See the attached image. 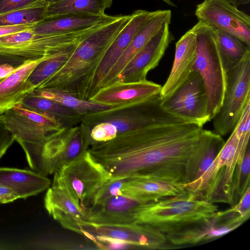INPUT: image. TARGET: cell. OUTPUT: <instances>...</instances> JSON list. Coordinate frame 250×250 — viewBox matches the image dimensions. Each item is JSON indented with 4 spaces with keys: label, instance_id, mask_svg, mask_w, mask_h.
Listing matches in <instances>:
<instances>
[{
    "label": "cell",
    "instance_id": "1",
    "mask_svg": "<svg viewBox=\"0 0 250 250\" xmlns=\"http://www.w3.org/2000/svg\"><path fill=\"white\" fill-rule=\"evenodd\" d=\"M216 135L191 122L156 125L92 142L88 151L111 179L134 177L183 186L194 179Z\"/></svg>",
    "mask_w": 250,
    "mask_h": 250
},
{
    "label": "cell",
    "instance_id": "2",
    "mask_svg": "<svg viewBox=\"0 0 250 250\" xmlns=\"http://www.w3.org/2000/svg\"><path fill=\"white\" fill-rule=\"evenodd\" d=\"M132 17L113 16L76 47L66 62L37 88L66 90L80 99L88 100L94 74L110 46Z\"/></svg>",
    "mask_w": 250,
    "mask_h": 250
},
{
    "label": "cell",
    "instance_id": "3",
    "mask_svg": "<svg viewBox=\"0 0 250 250\" xmlns=\"http://www.w3.org/2000/svg\"><path fill=\"white\" fill-rule=\"evenodd\" d=\"M218 211L215 203L188 193L141 203L136 224L148 225L166 237L209 219Z\"/></svg>",
    "mask_w": 250,
    "mask_h": 250
},
{
    "label": "cell",
    "instance_id": "4",
    "mask_svg": "<svg viewBox=\"0 0 250 250\" xmlns=\"http://www.w3.org/2000/svg\"><path fill=\"white\" fill-rule=\"evenodd\" d=\"M111 19L109 17L102 22L77 31L56 34H39L32 27L0 37V53L25 60L47 59L76 47Z\"/></svg>",
    "mask_w": 250,
    "mask_h": 250
},
{
    "label": "cell",
    "instance_id": "5",
    "mask_svg": "<svg viewBox=\"0 0 250 250\" xmlns=\"http://www.w3.org/2000/svg\"><path fill=\"white\" fill-rule=\"evenodd\" d=\"M192 29L197 41V54L193 70L197 71L203 80L208 112L211 120L222 105L227 85V73L217 46L215 29L201 21Z\"/></svg>",
    "mask_w": 250,
    "mask_h": 250
},
{
    "label": "cell",
    "instance_id": "6",
    "mask_svg": "<svg viewBox=\"0 0 250 250\" xmlns=\"http://www.w3.org/2000/svg\"><path fill=\"white\" fill-rule=\"evenodd\" d=\"M162 100L158 95L141 103L90 112L81 117V123L90 129L100 123H110L118 135L146 126L188 122L164 110Z\"/></svg>",
    "mask_w": 250,
    "mask_h": 250
},
{
    "label": "cell",
    "instance_id": "7",
    "mask_svg": "<svg viewBox=\"0 0 250 250\" xmlns=\"http://www.w3.org/2000/svg\"><path fill=\"white\" fill-rule=\"evenodd\" d=\"M3 115L7 128L23 149L28 163L48 140L66 128L55 118L27 109L20 104Z\"/></svg>",
    "mask_w": 250,
    "mask_h": 250
},
{
    "label": "cell",
    "instance_id": "8",
    "mask_svg": "<svg viewBox=\"0 0 250 250\" xmlns=\"http://www.w3.org/2000/svg\"><path fill=\"white\" fill-rule=\"evenodd\" d=\"M250 103V54L227 72L222 105L213 118L214 132L222 137L231 133Z\"/></svg>",
    "mask_w": 250,
    "mask_h": 250
},
{
    "label": "cell",
    "instance_id": "9",
    "mask_svg": "<svg viewBox=\"0 0 250 250\" xmlns=\"http://www.w3.org/2000/svg\"><path fill=\"white\" fill-rule=\"evenodd\" d=\"M55 173L63 179L72 196L86 214L98 190L111 179L108 172L94 159L88 150Z\"/></svg>",
    "mask_w": 250,
    "mask_h": 250
},
{
    "label": "cell",
    "instance_id": "10",
    "mask_svg": "<svg viewBox=\"0 0 250 250\" xmlns=\"http://www.w3.org/2000/svg\"><path fill=\"white\" fill-rule=\"evenodd\" d=\"M70 230L90 240L96 236L105 237L128 242L139 249H169L167 245V241L165 236L146 225L100 224L78 220Z\"/></svg>",
    "mask_w": 250,
    "mask_h": 250
},
{
    "label": "cell",
    "instance_id": "11",
    "mask_svg": "<svg viewBox=\"0 0 250 250\" xmlns=\"http://www.w3.org/2000/svg\"><path fill=\"white\" fill-rule=\"evenodd\" d=\"M161 105L169 114L203 127L211 121L204 84L196 71L171 95L163 99Z\"/></svg>",
    "mask_w": 250,
    "mask_h": 250
},
{
    "label": "cell",
    "instance_id": "12",
    "mask_svg": "<svg viewBox=\"0 0 250 250\" xmlns=\"http://www.w3.org/2000/svg\"><path fill=\"white\" fill-rule=\"evenodd\" d=\"M199 21L232 35L250 46V17L226 0H205L196 5Z\"/></svg>",
    "mask_w": 250,
    "mask_h": 250
},
{
    "label": "cell",
    "instance_id": "13",
    "mask_svg": "<svg viewBox=\"0 0 250 250\" xmlns=\"http://www.w3.org/2000/svg\"><path fill=\"white\" fill-rule=\"evenodd\" d=\"M246 221L232 208L218 211L211 218L166 237L173 246L195 245L219 238Z\"/></svg>",
    "mask_w": 250,
    "mask_h": 250
},
{
    "label": "cell",
    "instance_id": "14",
    "mask_svg": "<svg viewBox=\"0 0 250 250\" xmlns=\"http://www.w3.org/2000/svg\"><path fill=\"white\" fill-rule=\"evenodd\" d=\"M170 23H166L133 57L115 82L133 83L146 80L148 72L158 66L170 43L174 39L169 30Z\"/></svg>",
    "mask_w": 250,
    "mask_h": 250
},
{
    "label": "cell",
    "instance_id": "15",
    "mask_svg": "<svg viewBox=\"0 0 250 250\" xmlns=\"http://www.w3.org/2000/svg\"><path fill=\"white\" fill-rule=\"evenodd\" d=\"M156 12L139 9L131 13L130 21L116 37L98 66L89 89L88 99L99 90L101 83L128 47L139 29Z\"/></svg>",
    "mask_w": 250,
    "mask_h": 250
},
{
    "label": "cell",
    "instance_id": "16",
    "mask_svg": "<svg viewBox=\"0 0 250 250\" xmlns=\"http://www.w3.org/2000/svg\"><path fill=\"white\" fill-rule=\"evenodd\" d=\"M162 86L147 81L115 82L101 88L89 99L112 106H120L144 102L160 95Z\"/></svg>",
    "mask_w": 250,
    "mask_h": 250
},
{
    "label": "cell",
    "instance_id": "17",
    "mask_svg": "<svg viewBox=\"0 0 250 250\" xmlns=\"http://www.w3.org/2000/svg\"><path fill=\"white\" fill-rule=\"evenodd\" d=\"M196 54V37L192 28L184 34L175 44L172 66L160 93L162 99L171 95L188 79L193 71Z\"/></svg>",
    "mask_w": 250,
    "mask_h": 250
},
{
    "label": "cell",
    "instance_id": "18",
    "mask_svg": "<svg viewBox=\"0 0 250 250\" xmlns=\"http://www.w3.org/2000/svg\"><path fill=\"white\" fill-rule=\"evenodd\" d=\"M48 188L44 204L48 214L65 227L75 220H85L86 214L70 193L63 179L57 173Z\"/></svg>",
    "mask_w": 250,
    "mask_h": 250
},
{
    "label": "cell",
    "instance_id": "19",
    "mask_svg": "<svg viewBox=\"0 0 250 250\" xmlns=\"http://www.w3.org/2000/svg\"><path fill=\"white\" fill-rule=\"evenodd\" d=\"M170 10H157L156 13L147 21L134 36L129 45L108 73L99 89L114 83L122 70L133 57L148 42L167 22H171Z\"/></svg>",
    "mask_w": 250,
    "mask_h": 250
},
{
    "label": "cell",
    "instance_id": "20",
    "mask_svg": "<svg viewBox=\"0 0 250 250\" xmlns=\"http://www.w3.org/2000/svg\"><path fill=\"white\" fill-rule=\"evenodd\" d=\"M45 59L26 60L0 82V114L20 104L25 96L33 91L27 79L37 65Z\"/></svg>",
    "mask_w": 250,
    "mask_h": 250
},
{
    "label": "cell",
    "instance_id": "21",
    "mask_svg": "<svg viewBox=\"0 0 250 250\" xmlns=\"http://www.w3.org/2000/svg\"><path fill=\"white\" fill-rule=\"evenodd\" d=\"M122 194L144 202L188 194L183 186L154 180L131 177L123 186Z\"/></svg>",
    "mask_w": 250,
    "mask_h": 250
},
{
    "label": "cell",
    "instance_id": "22",
    "mask_svg": "<svg viewBox=\"0 0 250 250\" xmlns=\"http://www.w3.org/2000/svg\"><path fill=\"white\" fill-rule=\"evenodd\" d=\"M51 180L33 170L0 167V184L13 189L19 198L36 195L50 187Z\"/></svg>",
    "mask_w": 250,
    "mask_h": 250
},
{
    "label": "cell",
    "instance_id": "23",
    "mask_svg": "<svg viewBox=\"0 0 250 250\" xmlns=\"http://www.w3.org/2000/svg\"><path fill=\"white\" fill-rule=\"evenodd\" d=\"M109 15L91 16L67 14L44 19L36 23L33 30L42 35H50L77 31L102 22Z\"/></svg>",
    "mask_w": 250,
    "mask_h": 250
},
{
    "label": "cell",
    "instance_id": "24",
    "mask_svg": "<svg viewBox=\"0 0 250 250\" xmlns=\"http://www.w3.org/2000/svg\"><path fill=\"white\" fill-rule=\"evenodd\" d=\"M20 104L30 110L55 118L64 128L81 123L82 116L75 111L38 95L33 91L25 96Z\"/></svg>",
    "mask_w": 250,
    "mask_h": 250
},
{
    "label": "cell",
    "instance_id": "25",
    "mask_svg": "<svg viewBox=\"0 0 250 250\" xmlns=\"http://www.w3.org/2000/svg\"><path fill=\"white\" fill-rule=\"evenodd\" d=\"M113 0H60L49 4L44 16L48 18L63 15L104 16Z\"/></svg>",
    "mask_w": 250,
    "mask_h": 250
},
{
    "label": "cell",
    "instance_id": "26",
    "mask_svg": "<svg viewBox=\"0 0 250 250\" xmlns=\"http://www.w3.org/2000/svg\"><path fill=\"white\" fill-rule=\"evenodd\" d=\"M33 92L71 109L82 116L90 112L106 110L112 107L90 99H80L70 92L62 88L35 89Z\"/></svg>",
    "mask_w": 250,
    "mask_h": 250
},
{
    "label": "cell",
    "instance_id": "27",
    "mask_svg": "<svg viewBox=\"0 0 250 250\" xmlns=\"http://www.w3.org/2000/svg\"><path fill=\"white\" fill-rule=\"evenodd\" d=\"M90 131V128L82 123L65 129V145L59 160L58 170L88 151L92 141Z\"/></svg>",
    "mask_w": 250,
    "mask_h": 250
},
{
    "label": "cell",
    "instance_id": "28",
    "mask_svg": "<svg viewBox=\"0 0 250 250\" xmlns=\"http://www.w3.org/2000/svg\"><path fill=\"white\" fill-rule=\"evenodd\" d=\"M215 30L217 46L227 73L250 54V46L232 35L221 30Z\"/></svg>",
    "mask_w": 250,
    "mask_h": 250
},
{
    "label": "cell",
    "instance_id": "29",
    "mask_svg": "<svg viewBox=\"0 0 250 250\" xmlns=\"http://www.w3.org/2000/svg\"><path fill=\"white\" fill-rule=\"evenodd\" d=\"M48 3L44 0L0 14V26L37 23L44 18Z\"/></svg>",
    "mask_w": 250,
    "mask_h": 250
},
{
    "label": "cell",
    "instance_id": "30",
    "mask_svg": "<svg viewBox=\"0 0 250 250\" xmlns=\"http://www.w3.org/2000/svg\"><path fill=\"white\" fill-rule=\"evenodd\" d=\"M75 48L59 53L39 63L27 79V83L31 89L33 91L37 88L45 80L61 68Z\"/></svg>",
    "mask_w": 250,
    "mask_h": 250
},
{
    "label": "cell",
    "instance_id": "31",
    "mask_svg": "<svg viewBox=\"0 0 250 250\" xmlns=\"http://www.w3.org/2000/svg\"><path fill=\"white\" fill-rule=\"evenodd\" d=\"M250 156L248 146L242 162L234 170L232 188V206L236 204L250 185Z\"/></svg>",
    "mask_w": 250,
    "mask_h": 250
},
{
    "label": "cell",
    "instance_id": "32",
    "mask_svg": "<svg viewBox=\"0 0 250 250\" xmlns=\"http://www.w3.org/2000/svg\"><path fill=\"white\" fill-rule=\"evenodd\" d=\"M130 178L131 177H126L109 180L96 193L92 206L102 203L111 197L122 195L121 189Z\"/></svg>",
    "mask_w": 250,
    "mask_h": 250
},
{
    "label": "cell",
    "instance_id": "33",
    "mask_svg": "<svg viewBox=\"0 0 250 250\" xmlns=\"http://www.w3.org/2000/svg\"><path fill=\"white\" fill-rule=\"evenodd\" d=\"M118 135L116 126L108 122H102L94 125L90 129L91 141L104 142L111 140Z\"/></svg>",
    "mask_w": 250,
    "mask_h": 250
},
{
    "label": "cell",
    "instance_id": "34",
    "mask_svg": "<svg viewBox=\"0 0 250 250\" xmlns=\"http://www.w3.org/2000/svg\"><path fill=\"white\" fill-rule=\"evenodd\" d=\"M15 141L14 135L6 126L3 114H0V159Z\"/></svg>",
    "mask_w": 250,
    "mask_h": 250
},
{
    "label": "cell",
    "instance_id": "35",
    "mask_svg": "<svg viewBox=\"0 0 250 250\" xmlns=\"http://www.w3.org/2000/svg\"><path fill=\"white\" fill-rule=\"evenodd\" d=\"M242 218L248 220L250 216V186H249L239 200L231 207Z\"/></svg>",
    "mask_w": 250,
    "mask_h": 250
},
{
    "label": "cell",
    "instance_id": "36",
    "mask_svg": "<svg viewBox=\"0 0 250 250\" xmlns=\"http://www.w3.org/2000/svg\"><path fill=\"white\" fill-rule=\"evenodd\" d=\"M39 0H0V14L31 5Z\"/></svg>",
    "mask_w": 250,
    "mask_h": 250
},
{
    "label": "cell",
    "instance_id": "37",
    "mask_svg": "<svg viewBox=\"0 0 250 250\" xmlns=\"http://www.w3.org/2000/svg\"><path fill=\"white\" fill-rule=\"evenodd\" d=\"M19 198V196L13 189L0 184V203H10Z\"/></svg>",
    "mask_w": 250,
    "mask_h": 250
},
{
    "label": "cell",
    "instance_id": "38",
    "mask_svg": "<svg viewBox=\"0 0 250 250\" xmlns=\"http://www.w3.org/2000/svg\"><path fill=\"white\" fill-rule=\"evenodd\" d=\"M26 61L16 56L0 53V65L8 63L18 67L23 64Z\"/></svg>",
    "mask_w": 250,
    "mask_h": 250
},
{
    "label": "cell",
    "instance_id": "39",
    "mask_svg": "<svg viewBox=\"0 0 250 250\" xmlns=\"http://www.w3.org/2000/svg\"><path fill=\"white\" fill-rule=\"evenodd\" d=\"M36 23L18 25L0 26V37L33 27Z\"/></svg>",
    "mask_w": 250,
    "mask_h": 250
},
{
    "label": "cell",
    "instance_id": "40",
    "mask_svg": "<svg viewBox=\"0 0 250 250\" xmlns=\"http://www.w3.org/2000/svg\"><path fill=\"white\" fill-rule=\"evenodd\" d=\"M17 67L13 65L5 63L0 65V82L5 78H7L13 72H14Z\"/></svg>",
    "mask_w": 250,
    "mask_h": 250
},
{
    "label": "cell",
    "instance_id": "41",
    "mask_svg": "<svg viewBox=\"0 0 250 250\" xmlns=\"http://www.w3.org/2000/svg\"><path fill=\"white\" fill-rule=\"evenodd\" d=\"M232 4L234 5L236 7H238V6L247 4L250 2V0H226Z\"/></svg>",
    "mask_w": 250,
    "mask_h": 250
},
{
    "label": "cell",
    "instance_id": "42",
    "mask_svg": "<svg viewBox=\"0 0 250 250\" xmlns=\"http://www.w3.org/2000/svg\"><path fill=\"white\" fill-rule=\"evenodd\" d=\"M163 1H164L165 3H166L167 4L171 6H176V5L171 0H162Z\"/></svg>",
    "mask_w": 250,
    "mask_h": 250
},
{
    "label": "cell",
    "instance_id": "43",
    "mask_svg": "<svg viewBox=\"0 0 250 250\" xmlns=\"http://www.w3.org/2000/svg\"><path fill=\"white\" fill-rule=\"evenodd\" d=\"M46 2H47L48 4H50L55 2H57L58 1H59L60 0H44Z\"/></svg>",
    "mask_w": 250,
    "mask_h": 250
}]
</instances>
